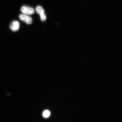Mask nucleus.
<instances>
[{"label":"nucleus","instance_id":"nucleus-1","mask_svg":"<svg viewBox=\"0 0 122 122\" xmlns=\"http://www.w3.org/2000/svg\"><path fill=\"white\" fill-rule=\"evenodd\" d=\"M36 11L40 17L41 20L43 22L45 21L46 19L45 11L42 7L40 6H38L36 9Z\"/></svg>","mask_w":122,"mask_h":122},{"label":"nucleus","instance_id":"nucleus-2","mask_svg":"<svg viewBox=\"0 0 122 122\" xmlns=\"http://www.w3.org/2000/svg\"><path fill=\"white\" fill-rule=\"evenodd\" d=\"M21 11L23 14L30 15L34 13V10L32 8L23 6L21 8Z\"/></svg>","mask_w":122,"mask_h":122},{"label":"nucleus","instance_id":"nucleus-3","mask_svg":"<svg viewBox=\"0 0 122 122\" xmlns=\"http://www.w3.org/2000/svg\"><path fill=\"white\" fill-rule=\"evenodd\" d=\"M19 18L21 20L24 21L27 24H31L32 22V19L29 15L22 14L19 15Z\"/></svg>","mask_w":122,"mask_h":122},{"label":"nucleus","instance_id":"nucleus-4","mask_svg":"<svg viewBox=\"0 0 122 122\" xmlns=\"http://www.w3.org/2000/svg\"><path fill=\"white\" fill-rule=\"evenodd\" d=\"M20 24L17 21H15L12 22L10 26V29L13 31H16L19 30Z\"/></svg>","mask_w":122,"mask_h":122},{"label":"nucleus","instance_id":"nucleus-5","mask_svg":"<svg viewBox=\"0 0 122 122\" xmlns=\"http://www.w3.org/2000/svg\"><path fill=\"white\" fill-rule=\"evenodd\" d=\"M50 115V112L48 110H46L44 111L43 115L45 118H46L49 117Z\"/></svg>","mask_w":122,"mask_h":122}]
</instances>
